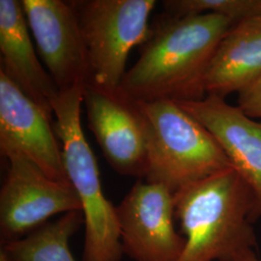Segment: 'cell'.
I'll list each match as a JSON object with an SVG mask.
<instances>
[{"instance_id": "8fae6325", "label": "cell", "mask_w": 261, "mask_h": 261, "mask_svg": "<svg viewBox=\"0 0 261 261\" xmlns=\"http://www.w3.org/2000/svg\"><path fill=\"white\" fill-rule=\"evenodd\" d=\"M219 142L254 197L252 223L261 217V120L248 116L224 98L207 95L196 101H175Z\"/></svg>"}, {"instance_id": "5b68a950", "label": "cell", "mask_w": 261, "mask_h": 261, "mask_svg": "<svg viewBox=\"0 0 261 261\" xmlns=\"http://www.w3.org/2000/svg\"><path fill=\"white\" fill-rule=\"evenodd\" d=\"M74 7L91 71L92 84L108 89L121 85L132 48L150 36L155 0H75Z\"/></svg>"}, {"instance_id": "ba28073f", "label": "cell", "mask_w": 261, "mask_h": 261, "mask_svg": "<svg viewBox=\"0 0 261 261\" xmlns=\"http://www.w3.org/2000/svg\"><path fill=\"white\" fill-rule=\"evenodd\" d=\"M123 253L134 261H177L186 238L174 226V193L138 180L116 206Z\"/></svg>"}, {"instance_id": "277c9868", "label": "cell", "mask_w": 261, "mask_h": 261, "mask_svg": "<svg viewBox=\"0 0 261 261\" xmlns=\"http://www.w3.org/2000/svg\"><path fill=\"white\" fill-rule=\"evenodd\" d=\"M140 103L148 130L145 181L163 184L175 193L188 184L233 168L212 134L175 101Z\"/></svg>"}, {"instance_id": "8992f818", "label": "cell", "mask_w": 261, "mask_h": 261, "mask_svg": "<svg viewBox=\"0 0 261 261\" xmlns=\"http://www.w3.org/2000/svg\"><path fill=\"white\" fill-rule=\"evenodd\" d=\"M4 157L9 168L0 191L1 244L23 238L56 215L82 211L72 185L48 177L22 154Z\"/></svg>"}, {"instance_id": "30bf717a", "label": "cell", "mask_w": 261, "mask_h": 261, "mask_svg": "<svg viewBox=\"0 0 261 261\" xmlns=\"http://www.w3.org/2000/svg\"><path fill=\"white\" fill-rule=\"evenodd\" d=\"M54 121L0 70V151L19 153L48 177L72 185L66 172Z\"/></svg>"}, {"instance_id": "52a82bcc", "label": "cell", "mask_w": 261, "mask_h": 261, "mask_svg": "<svg viewBox=\"0 0 261 261\" xmlns=\"http://www.w3.org/2000/svg\"><path fill=\"white\" fill-rule=\"evenodd\" d=\"M88 127L113 170L144 179L148 165V130L140 102L121 88L88 83L84 91Z\"/></svg>"}, {"instance_id": "4fadbf2b", "label": "cell", "mask_w": 261, "mask_h": 261, "mask_svg": "<svg viewBox=\"0 0 261 261\" xmlns=\"http://www.w3.org/2000/svg\"><path fill=\"white\" fill-rule=\"evenodd\" d=\"M261 76V13L230 28L204 79L206 96L239 93Z\"/></svg>"}, {"instance_id": "e0dca14e", "label": "cell", "mask_w": 261, "mask_h": 261, "mask_svg": "<svg viewBox=\"0 0 261 261\" xmlns=\"http://www.w3.org/2000/svg\"><path fill=\"white\" fill-rule=\"evenodd\" d=\"M231 261H260L253 249L248 248L237 252Z\"/></svg>"}, {"instance_id": "6da1fadb", "label": "cell", "mask_w": 261, "mask_h": 261, "mask_svg": "<svg viewBox=\"0 0 261 261\" xmlns=\"http://www.w3.org/2000/svg\"><path fill=\"white\" fill-rule=\"evenodd\" d=\"M234 24L214 14H163L151 24L149 38L140 46L139 60L126 72L120 88L139 102L203 99L208 68Z\"/></svg>"}, {"instance_id": "5bb4252c", "label": "cell", "mask_w": 261, "mask_h": 261, "mask_svg": "<svg viewBox=\"0 0 261 261\" xmlns=\"http://www.w3.org/2000/svg\"><path fill=\"white\" fill-rule=\"evenodd\" d=\"M83 224V211L66 213L21 239L1 244V254L8 261H75L69 241Z\"/></svg>"}, {"instance_id": "2e32d148", "label": "cell", "mask_w": 261, "mask_h": 261, "mask_svg": "<svg viewBox=\"0 0 261 261\" xmlns=\"http://www.w3.org/2000/svg\"><path fill=\"white\" fill-rule=\"evenodd\" d=\"M237 107L248 116L261 120V76L238 93Z\"/></svg>"}, {"instance_id": "7a4b0ae2", "label": "cell", "mask_w": 261, "mask_h": 261, "mask_svg": "<svg viewBox=\"0 0 261 261\" xmlns=\"http://www.w3.org/2000/svg\"><path fill=\"white\" fill-rule=\"evenodd\" d=\"M253 206L251 188L234 168L180 188L174 214L186 245L177 261H231L254 250Z\"/></svg>"}, {"instance_id": "9c48e42d", "label": "cell", "mask_w": 261, "mask_h": 261, "mask_svg": "<svg viewBox=\"0 0 261 261\" xmlns=\"http://www.w3.org/2000/svg\"><path fill=\"white\" fill-rule=\"evenodd\" d=\"M38 53L59 91L91 82L84 37L70 1L21 0Z\"/></svg>"}, {"instance_id": "9a60e30c", "label": "cell", "mask_w": 261, "mask_h": 261, "mask_svg": "<svg viewBox=\"0 0 261 261\" xmlns=\"http://www.w3.org/2000/svg\"><path fill=\"white\" fill-rule=\"evenodd\" d=\"M163 6L171 17L214 14L235 24L261 13V0H167Z\"/></svg>"}, {"instance_id": "7c38bea8", "label": "cell", "mask_w": 261, "mask_h": 261, "mask_svg": "<svg viewBox=\"0 0 261 261\" xmlns=\"http://www.w3.org/2000/svg\"><path fill=\"white\" fill-rule=\"evenodd\" d=\"M0 70L54 119L51 102L59 90L36 56L18 0H0Z\"/></svg>"}, {"instance_id": "3957f363", "label": "cell", "mask_w": 261, "mask_h": 261, "mask_svg": "<svg viewBox=\"0 0 261 261\" xmlns=\"http://www.w3.org/2000/svg\"><path fill=\"white\" fill-rule=\"evenodd\" d=\"M85 86L59 91L51 102L54 129L62 144L70 183L84 217L83 261H120L123 255L116 206L105 196L99 168L81 123Z\"/></svg>"}]
</instances>
